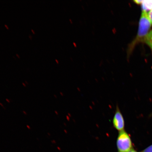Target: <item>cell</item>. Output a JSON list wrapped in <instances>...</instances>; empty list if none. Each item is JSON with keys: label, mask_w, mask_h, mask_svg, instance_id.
Listing matches in <instances>:
<instances>
[{"label": "cell", "mask_w": 152, "mask_h": 152, "mask_svg": "<svg viewBox=\"0 0 152 152\" xmlns=\"http://www.w3.org/2000/svg\"><path fill=\"white\" fill-rule=\"evenodd\" d=\"M142 11L147 12L152 9V1H143L142 3Z\"/></svg>", "instance_id": "4"}, {"label": "cell", "mask_w": 152, "mask_h": 152, "mask_svg": "<svg viewBox=\"0 0 152 152\" xmlns=\"http://www.w3.org/2000/svg\"><path fill=\"white\" fill-rule=\"evenodd\" d=\"M22 84H23V85L24 86V87H26V85L24 83H22Z\"/></svg>", "instance_id": "16"}, {"label": "cell", "mask_w": 152, "mask_h": 152, "mask_svg": "<svg viewBox=\"0 0 152 152\" xmlns=\"http://www.w3.org/2000/svg\"><path fill=\"white\" fill-rule=\"evenodd\" d=\"M31 31L32 32V33H33V34H35V32L34 31V30L33 29H31Z\"/></svg>", "instance_id": "12"}, {"label": "cell", "mask_w": 152, "mask_h": 152, "mask_svg": "<svg viewBox=\"0 0 152 152\" xmlns=\"http://www.w3.org/2000/svg\"><path fill=\"white\" fill-rule=\"evenodd\" d=\"M147 14L148 18L152 24V9L150 10Z\"/></svg>", "instance_id": "7"}, {"label": "cell", "mask_w": 152, "mask_h": 152, "mask_svg": "<svg viewBox=\"0 0 152 152\" xmlns=\"http://www.w3.org/2000/svg\"><path fill=\"white\" fill-rule=\"evenodd\" d=\"M129 152H137V151H135V150L133 148L131 150V151H129Z\"/></svg>", "instance_id": "9"}, {"label": "cell", "mask_w": 152, "mask_h": 152, "mask_svg": "<svg viewBox=\"0 0 152 152\" xmlns=\"http://www.w3.org/2000/svg\"><path fill=\"white\" fill-rule=\"evenodd\" d=\"M26 127H27V128L28 129H30V127L29 126V125H26Z\"/></svg>", "instance_id": "14"}, {"label": "cell", "mask_w": 152, "mask_h": 152, "mask_svg": "<svg viewBox=\"0 0 152 152\" xmlns=\"http://www.w3.org/2000/svg\"><path fill=\"white\" fill-rule=\"evenodd\" d=\"M152 24L148 18L147 13L142 11L139 23L137 35L134 41L129 45L128 49V56H130L135 45L139 42H144Z\"/></svg>", "instance_id": "1"}, {"label": "cell", "mask_w": 152, "mask_h": 152, "mask_svg": "<svg viewBox=\"0 0 152 152\" xmlns=\"http://www.w3.org/2000/svg\"><path fill=\"white\" fill-rule=\"evenodd\" d=\"M143 1H134L135 3L137 4H142Z\"/></svg>", "instance_id": "8"}, {"label": "cell", "mask_w": 152, "mask_h": 152, "mask_svg": "<svg viewBox=\"0 0 152 152\" xmlns=\"http://www.w3.org/2000/svg\"><path fill=\"white\" fill-rule=\"evenodd\" d=\"M23 113L25 115H26V114H27V113H26V112L25 111H23Z\"/></svg>", "instance_id": "15"}, {"label": "cell", "mask_w": 152, "mask_h": 152, "mask_svg": "<svg viewBox=\"0 0 152 152\" xmlns=\"http://www.w3.org/2000/svg\"><path fill=\"white\" fill-rule=\"evenodd\" d=\"M141 152H152V144L145 148Z\"/></svg>", "instance_id": "6"}, {"label": "cell", "mask_w": 152, "mask_h": 152, "mask_svg": "<svg viewBox=\"0 0 152 152\" xmlns=\"http://www.w3.org/2000/svg\"><path fill=\"white\" fill-rule=\"evenodd\" d=\"M28 37H29V38H30V39H32V36L31 35H29V36H28Z\"/></svg>", "instance_id": "13"}, {"label": "cell", "mask_w": 152, "mask_h": 152, "mask_svg": "<svg viewBox=\"0 0 152 152\" xmlns=\"http://www.w3.org/2000/svg\"><path fill=\"white\" fill-rule=\"evenodd\" d=\"M116 144L118 152H129L133 149L130 136L124 130L119 132Z\"/></svg>", "instance_id": "2"}, {"label": "cell", "mask_w": 152, "mask_h": 152, "mask_svg": "<svg viewBox=\"0 0 152 152\" xmlns=\"http://www.w3.org/2000/svg\"><path fill=\"white\" fill-rule=\"evenodd\" d=\"M144 42H145L149 45L152 49V31L149 32L147 37L146 38Z\"/></svg>", "instance_id": "5"}, {"label": "cell", "mask_w": 152, "mask_h": 152, "mask_svg": "<svg viewBox=\"0 0 152 152\" xmlns=\"http://www.w3.org/2000/svg\"><path fill=\"white\" fill-rule=\"evenodd\" d=\"M4 26H5V27L6 28H7V29H9V28L8 26H7L6 24H5Z\"/></svg>", "instance_id": "10"}, {"label": "cell", "mask_w": 152, "mask_h": 152, "mask_svg": "<svg viewBox=\"0 0 152 152\" xmlns=\"http://www.w3.org/2000/svg\"><path fill=\"white\" fill-rule=\"evenodd\" d=\"M16 56H17V57H18V58H20V56H19V55L18 54H16Z\"/></svg>", "instance_id": "11"}, {"label": "cell", "mask_w": 152, "mask_h": 152, "mask_svg": "<svg viewBox=\"0 0 152 152\" xmlns=\"http://www.w3.org/2000/svg\"><path fill=\"white\" fill-rule=\"evenodd\" d=\"M113 123L114 128L119 132L124 130V120L122 113L118 106L113 117Z\"/></svg>", "instance_id": "3"}]
</instances>
